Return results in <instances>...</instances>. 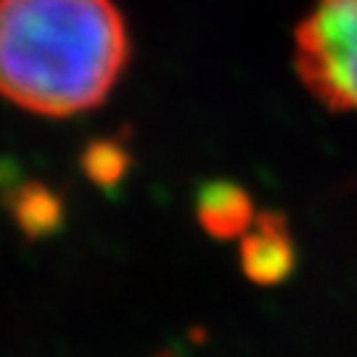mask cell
<instances>
[{
  "mask_svg": "<svg viewBox=\"0 0 357 357\" xmlns=\"http://www.w3.org/2000/svg\"><path fill=\"white\" fill-rule=\"evenodd\" d=\"M128 61L114 0H0V96L32 114L101 106Z\"/></svg>",
  "mask_w": 357,
  "mask_h": 357,
  "instance_id": "1",
  "label": "cell"
},
{
  "mask_svg": "<svg viewBox=\"0 0 357 357\" xmlns=\"http://www.w3.org/2000/svg\"><path fill=\"white\" fill-rule=\"evenodd\" d=\"M294 69L333 112H357V0H312L294 29Z\"/></svg>",
  "mask_w": 357,
  "mask_h": 357,
  "instance_id": "2",
  "label": "cell"
},
{
  "mask_svg": "<svg viewBox=\"0 0 357 357\" xmlns=\"http://www.w3.org/2000/svg\"><path fill=\"white\" fill-rule=\"evenodd\" d=\"M296 252L286 220L275 212L257 215L255 225L243 233L241 270L255 283L275 286L291 275Z\"/></svg>",
  "mask_w": 357,
  "mask_h": 357,
  "instance_id": "3",
  "label": "cell"
},
{
  "mask_svg": "<svg viewBox=\"0 0 357 357\" xmlns=\"http://www.w3.org/2000/svg\"><path fill=\"white\" fill-rule=\"evenodd\" d=\"M196 217H199V225L217 238L243 236L257 220L249 193L230 180H212L199 188Z\"/></svg>",
  "mask_w": 357,
  "mask_h": 357,
  "instance_id": "4",
  "label": "cell"
},
{
  "mask_svg": "<svg viewBox=\"0 0 357 357\" xmlns=\"http://www.w3.org/2000/svg\"><path fill=\"white\" fill-rule=\"evenodd\" d=\"M13 215L19 220V225L29 230L32 236L48 233L61 222V202L51 188L40 183H32V185L26 183L13 199Z\"/></svg>",
  "mask_w": 357,
  "mask_h": 357,
  "instance_id": "5",
  "label": "cell"
},
{
  "mask_svg": "<svg viewBox=\"0 0 357 357\" xmlns=\"http://www.w3.org/2000/svg\"><path fill=\"white\" fill-rule=\"evenodd\" d=\"M130 167V153L116 141H93L82 151V169L96 185L109 188L125 178Z\"/></svg>",
  "mask_w": 357,
  "mask_h": 357,
  "instance_id": "6",
  "label": "cell"
}]
</instances>
